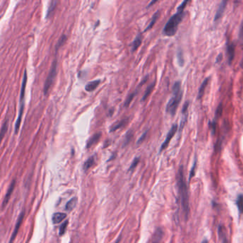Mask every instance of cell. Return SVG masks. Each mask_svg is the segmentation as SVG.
<instances>
[{
    "label": "cell",
    "instance_id": "cell-13",
    "mask_svg": "<svg viewBox=\"0 0 243 243\" xmlns=\"http://www.w3.org/2000/svg\"><path fill=\"white\" fill-rule=\"evenodd\" d=\"M141 43H142V35L141 34H138L136 37L135 39L133 40V41L131 44L132 52H134V51H135L137 49L141 46Z\"/></svg>",
    "mask_w": 243,
    "mask_h": 243
},
{
    "label": "cell",
    "instance_id": "cell-8",
    "mask_svg": "<svg viewBox=\"0 0 243 243\" xmlns=\"http://www.w3.org/2000/svg\"><path fill=\"white\" fill-rule=\"evenodd\" d=\"M15 183H16V181H15V180H14L12 181V183H11V185H10L9 188L8 190H7V192L6 193V195H5V197H4V199L3 200V203H2V209H4L5 208V206H6L7 204H8V202L10 199V197L12 196V194L13 193V190H14V187H15Z\"/></svg>",
    "mask_w": 243,
    "mask_h": 243
},
{
    "label": "cell",
    "instance_id": "cell-17",
    "mask_svg": "<svg viewBox=\"0 0 243 243\" xmlns=\"http://www.w3.org/2000/svg\"><path fill=\"white\" fill-rule=\"evenodd\" d=\"M77 204V198H71L70 200H69V202L66 203V210L67 211H71L76 208Z\"/></svg>",
    "mask_w": 243,
    "mask_h": 243
},
{
    "label": "cell",
    "instance_id": "cell-35",
    "mask_svg": "<svg viewBox=\"0 0 243 243\" xmlns=\"http://www.w3.org/2000/svg\"><path fill=\"white\" fill-rule=\"evenodd\" d=\"M221 59H222V54H220V55L218 56V58H217V62H218L219 60H220V61H221Z\"/></svg>",
    "mask_w": 243,
    "mask_h": 243
},
{
    "label": "cell",
    "instance_id": "cell-9",
    "mask_svg": "<svg viewBox=\"0 0 243 243\" xmlns=\"http://www.w3.org/2000/svg\"><path fill=\"white\" fill-rule=\"evenodd\" d=\"M235 46L233 43H230L227 44V58H228V62L230 64L233 60L235 56Z\"/></svg>",
    "mask_w": 243,
    "mask_h": 243
},
{
    "label": "cell",
    "instance_id": "cell-4",
    "mask_svg": "<svg viewBox=\"0 0 243 243\" xmlns=\"http://www.w3.org/2000/svg\"><path fill=\"white\" fill-rule=\"evenodd\" d=\"M27 70H24V76H23L22 79V88H21V93H20V99H19V114H18V117L15 123V128H14V132L15 133H18L19 131L21 121H22V114L23 111H24V96H25V89H26V85H27Z\"/></svg>",
    "mask_w": 243,
    "mask_h": 243
},
{
    "label": "cell",
    "instance_id": "cell-22",
    "mask_svg": "<svg viewBox=\"0 0 243 243\" xmlns=\"http://www.w3.org/2000/svg\"><path fill=\"white\" fill-rule=\"evenodd\" d=\"M138 93V89H136L134 91V92L131 93V94L128 96L127 99H126V100L125 101V103H124V106L125 107H128L129 105H130V103H131L132 101H133V99H134V97H135L136 94Z\"/></svg>",
    "mask_w": 243,
    "mask_h": 243
},
{
    "label": "cell",
    "instance_id": "cell-3",
    "mask_svg": "<svg viewBox=\"0 0 243 243\" xmlns=\"http://www.w3.org/2000/svg\"><path fill=\"white\" fill-rule=\"evenodd\" d=\"M182 91L180 90V82L176 81L173 87V95L166 106V112L172 116H175L178 105L182 99Z\"/></svg>",
    "mask_w": 243,
    "mask_h": 243
},
{
    "label": "cell",
    "instance_id": "cell-30",
    "mask_svg": "<svg viewBox=\"0 0 243 243\" xmlns=\"http://www.w3.org/2000/svg\"><path fill=\"white\" fill-rule=\"evenodd\" d=\"M222 111H223V105H222V103H220V104H219L218 107L216 110V112H215L216 117H220L222 114Z\"/></svg>",
    "mask_w": 243,
    "mask_h": 243
},
{
    "label": "cell",
    "instance_id": "cell-23",
    "mask_svg": "<svg viewBox=\"0 0 243 243\" xmlns=\"http://www.w3.org/2000/svg\"><path fill=\"white\" fill-rule=\"evenodd\" d=\"M237 205L238 208L239 213H243V195H240L237 199Z\"/></svg>",
    "mask_w": 243,
    "mask_h": 243
},
{
    "label": "cell",
    "instance_id": "cell-10",
    "mask_svg": "<svg viewBox=\"0 0 243 243\" xmlns=\"http://www.w3.org/2000/svg\"><path fill=\"white\" fill-rule=\"evenodd\" d=\"M226 5H227V2L225 1H222L220 2V4H219L218 9L217 10V12L215 14V21H218L220 18H221V17L223 16V13L225 12V9L226 8Z\"/></svg>",
    "mask_w": 243,
    "mask_h": 243
},
{
    "label": "cell",
    "instance_id": "cell-16",
    "mask_svg": "<svg viewBox=\"0 0 243 243\" xmlns=\"http://www.w3.org/2000/svg\"><path fill=\"white\" fill-rule=\"evenodd\" d=\"M127 123H128V118H124V119L118 121V122H117L116 123L113 124L111 127L110 128V132L111 133V132H114L116 130H118V129L122 128L123 126H125Z\"/></svg>",
    "mask_w": 243,
    "mask_h": 243
},
{
    "label": "cell",
    "instance_id": "cell-24",
    "mask_svg": "<svg viewBox=\"0 0 243 243\" xmlns=\"http://www.w3.org/2000/svg\"><path fill=\"white\" fill-rule=\"evenodd\" d=\"M56 4H57V2L56 1H51V2L50 5H49V7L47 12H46V17L47 18V19L50 17L51 13L54 12V9H55V7L56 6Z\"/></svg>",
    "mask_w": 243,
    "mask_h": 243
},
{
    "label": "cell",
    "instance_id": "cell-37",
    "mask_svg": "<svg viewBox=\"0 0 243 243\" xmlns=\"http://www.w3.org/2000/svg\"><path fill=\"white\" fill-rule=\"evenodd\" d=\"M241 66L243 68V57H242V62H241Z\"/></svg>",
    "mask_w": 243,
    "mask_h": 243
},
{
    "label": "cell",
    "instance_id": "cell-28",
    "mask_svg": "<svg viewBox=\"0 0 243 243\" xmlns=\"http://www.w3.org/2000/svg\"><path fill=\"white\" fill-rule=\"evenodd\" d=\"M69 224V221L68 220H65L63 223V224L61 225L60 228H59V235H63L64 233H65V231L66 230V227H67V225H68Z\"/></svg>",
    "mask_w": 243,
    "mask_h": 243
},
{
    "label": "cell",
    "instance_id": "cell-2",
    "mask_svg": "<svg viewBox=\"0 0 243 243\" xmlns=\"http://www.w3.org/2000/svg\"><path fill=\"white\" fill-rule=\"evenodd\" d=\"M188 3V1L183 2V3L178 7L177 12L174 15H173L170 18V19L168 21L164 27L163 32L164 35L172 37L176 34L180 23L181 22L183 18L184 17V9Z\"/></svg>",
    "mask_w": 243,
    "mask_h": 243
},
{
    "label": "cell",
    "instance_id": "cell-5",
    "mask_svg": "<svg viewBox=\"0 0 243 243\" xmlns=\"http://www.w3.org/2000/svg\"><path fill=\"white\" fill-rule=\"evenodd\" d=\"M56 70H57V61H56V59H55L53 61L50 71L45 81L44 86V95L47 94L51 86L54 81V79H55L56 76Z\"/></svg>",
    "mask_w": 243,
    "mask_h": 243
},
{
    "label": "cell",
    "instance_id": "cell-33",
    "mask_svg": "<svg viewBox=\"0 0 243 243\" xmlns=\"http://www.w3.org/2000/svg\"><path fill=\"white\" fill-rule=\"evenodd\" d=\"M195 164H196V163H195H195L193 164V168H192V171H191V173H190V179L191 178H192V177L193 176V175H194V173H195Z\"/></svg>",
    "mask_w": 243,
    "mask_h": 243
},
{
    "label": "cell",
    "instance_id": "cell-18",
    "mask_svg": "<svg viewBox=\"0 0 243 243\" xmlns=\"http://www.w3.org/2000/svg\"><path fill=\"white\" fill-rule=\"evenodd\" d=\"M208 81H209V78H206L205 80H204V81L202 83V84H201V86H200V89H199V91H198V99H200V98L203 96L204 91H205V88L207 86V85H208Z\"/></svg>",
    "mask_w": 243,
    "mask_h": 243
},
{
    "label": "cell",
    "instance_id": "cell-26",
    "mask_svg": "<svg viewBox=\"0 0 243 243\" xmlns=\"http://www.w3.org/2000/svg\"><path fill=\"white\" fill-rule=\"evenodd\" d=\"M7 128H8V120L6 119V121H4V123H3V125H2V128H1V138H2V139L4 138V134L6 133V132L7 131Z\"/></svg>",
    "mask_w": 243,
    "mask_h": 243
},
{
    "label": "cell",
    "instance_id": "cell-25",
    "mask_svg": "<svg viewBox=\"0 0 243 243\" xmlns=\"http://www.w3.org/2000/svg\"><path fill=\"white\" fill-rule=\"evenodd\" d=\"M67 39V37L65 34H62L61 36V37L59 38V39L58 40V42L56 44V50H58L59 48L61 47V46H63L64 43L66 42V41Z\"/></svg>",
    "mask_w": 243,
    "mask_h": 243
},
{
    "label": "cell",
    "instance_id": "cell-14",
    "mask_svg": "<svg viewBox=\"0 0 243 243\" xmlns=\"http://www.w3.org/2000/svg\"><path fill=\"white\" fill-rule=\"evenodd\" d=\"M66 214L63 213H56L52 215V222L54 224H58L65 220L66 218Z\"/></svg>",
    "mask_w": 243,
    "mask_h": 243
},
{
    "label": "cell",
    "instance_id": "cell-6",
    "mask_svg": "<svg viewBox=\"0 0 243 243\" xmlns=\"http://www.w3.org/2000/svg\"><path fill=\"white\" fill-rule=\"evenodd\" d=\"M177 130H178V125H177V124H174V125H173L171 128H170V130L168 132V133L167 137H166V138H165V141L162 144V146L161 147V149H160V152L163 151V150H165V148H167V146H168V144L170 143V140H171L173 137L174 136V135L175 134V133H176Z\"/></svg>",
    "mask_w": 243,
    "mask_h": 243
},
{
    "label": "cell",
    "instance_id": "cell-1",
    "mask_svg": "<svg viewBox=\"0 0 243 243\" xmlns=\"http://www.w3.org/2000/svg\"><path fill=\"white\" fill-rule=\"evenodd\" d=\"M177 180L180 203H181L183 210L184 212L185 218L187 220L188 218V215H189L190 214L189 195H188V186L187 184H186L183 166H180L179 170H178Z\"/></svg>",
    "mask_w": 243,
    "mask_h": 243
},
{
    "label": "cell",
    "instance_id": "cell-7",
    "mask_svg": "<svg viewBox=\"0 0 243 243\" xmlns=\"http://www.w3.org/2000/svg\"><path fill=\"white\" fill-rule=\"evenodd\" d=\"M24 210H23V211H22V213L19 214V217H18L16 226H15V228L14 230V231H13V232H12L11 238H10V240H9V243H13V242H14V240H15V238H16L17 233H18V231H19V227L21 226V225H22V223L23 220H24Z\"/></svg>",
    "mask_w": 243,
    "mask_h": 243
},
{
    "label": "cell",
    "instance_id": "cell-34",
    "mask_svg": "<svg viewBox=\"0 0 243 243\" xmlns=\"http://www.w3.org/2000/svg\"><path fill=\"white\" fill-rule=\"evenodd\" d=\"M156 1H152L151 2V3H150L148 5V6H147V8H149V7H151V5L152 4H155V3H156Z\"/></svg>",
    "mask_w": 243,
    "mask_h": 243
},
{
    "label": "cell",
    "instance_id": "cell-27",
    "mask_svg": "<svg viewBox=\"0 0 243 243\" xmlns=\"http://www.w3.org/2000/svg\"><path fill=\"white\" fill-rule=\"evenodd\" d=\"M132 136H133V131H128L127 132V133L126 134V136H125V141H124V143H123V146H126V145L128 144L129 142L131 141V138H132Z\"/></svg>",
    "mask_w": 243,
    "mask_h": 243
},
{
    "label": "cell",
    "instance_id": "cell-31",
    "mask_svg": "<svg viewBox=\"0 0 243 243\" xmlns=\"http://www.w3.org/2000/svg\"><path fill=\"white\" fill-rule=\"evenodd\" d=\"M219 235L220 236L222 237L223 238V243H227V240H226V237L225 236V235L223 234V227L221 226L219 227Z\"/></svg>",
    "mask_w": 243,
    "mask_h": 243
},
{
    "label": "cell",
    "instance_id": "cell-19",
    "mask_svg": "<svg viewBox=\"0 0 243 243\" xmlns=\"http://www.w3.org/2000/svg\"><path fill=\"white\" fill-rule=\"evenodd\" d=\"M159 15H160V12H159V11H158V12H156V13H155V14H153V17H152V19H151V22H150V24H148V27H146V29H145L144 32H147V31L149 30V29H151V28H152L153 27V25L155 24V23L156 22L157 19H158Z\"/></svg>",
    "mask_w": 243,
    "mask_h": 243
},
{
    "label": "cell",
    "instance_id": "cell-21",
    "mask_svg": "<svg viewBox=\"0 0 243 243\" xmlns=\"http://www.w3.org/2000/svg\"><path fill=\"white\" fill-rule=\"evenodd\" d=\"M94 162H95L94 156L90 157L88 159L87 161L84 163V170H89L90 168H91L92 165L94 164Z\"/></svg>",
    "mask_w": 243,
    "mask_h": 243
},
{
    "label": "cell",
    "instance_id": "cell-36",
    "mask_svg": "<svg viewBox=\"0 0 243 243\" xmlns=\"http://www.w3.org/2000/svg\"><path fill=\"white\" fill-rule=\"evenodd\" d=\"M201 243H208V241L207 240H203V241Z\"/></svg>",
    "mask_w": 243,
    "mask_h": 243
},
{
    "label": "cell",
    "instance_id": "cell-20",
    "mask_svg": "<svg viewBox=\"0 0 243 243\" xmlns=\"http://www.w3.org/2000/svg\"><path fill=\"white\" fill-rule=\"evenodd\" d=\"M155 84H156V82H155V81L153 82L152 84H150L149 86H148V88H147L146 90V91H145V93H144L143 96V98H142V99H141L142 101H143L146 100L147 98L148 97V96L151 94V91H153V88L155 86Z\"/></svg>",
    "mask_w": 243,
    "mask_h": 243
},
{
    "label": "cell",
    "instance_id": "cell-12",
    "mask_svg": "<svg viewBox=\"0 0 243 243\" xmlns=\"http://www.w3.org/2000/svg\"><path fill=\"white\" fill-rule=\"evenodd\" d=\"M163 236V231L161 228H158L153 237L151 243H160Z\"/></svg>",
    "mask_w": 243,
    "mask_h": 243
},
{
    "label": "cell",
    "instance_id": "cell-15",
    "mask_svg": "<svg viewBox=\"0 0 243 243\" xmlns=\"http://www.w3.org/2000/svg\"><path fill=\"white\" fill-rule=\"evenodd\" d=\"M100 83H101V80H95V81L88 83L86 87H85V90L88 92H91L93 91H94V90L99 86Z\"/></svg>",
    "mask_w": 243,
    "mask_h": 243
},
{
    "label": "cell",
    "instance_id": "cell-29",
    "mask_svg": "<svg viewBox=\"0 0 243 243\" xmlns=\"http://www.w3.org/2000/svg\"><path fill=\"white\" fill-rule=\"evenodd\" d=\"M139 161H140V158H139L138 157L135 158H134V160L133 161V162H132L130 168H129V170H133L135 169V168L137 166V165L138 164Z\"/></svg>",
    "mask_w": 243,
    "mask_h": 243
},
{
    "label": "cell",
    "instance_id": "cell-32",
    "mask_svg": "<svg viewBox=\"0 0 243 243\" xmlns=\"http://www.w3.org/2000/svg\"><path fill=\"white\" fill-rule=\"evenodd\" d=\"M147 133H148V131H145V132H144L143 135H142V136L140 137V138H139V139H138V141H137V144H138V145L141 144V143H142V142H143V141H144V139L146 138V135H147Z\"/></svg>",
    "mask_w": 243,
    "mask_h": 243
},
{
    "label": "cell",
    "instance_id": "cell-11",
    "mask_svg": "<svg viewBox=\"0 0 243 243\" xmlns=\"http://www.w3.org/2000/svg\"><path fill=\"white\" fill-rule=\"evenodd\" d=\"M101 136V133H96L94 135H93L91 138L89 139V141H87L86 143V148H91L92 146H94V144L97 143L99 141V139Z\"/></svg>",
    "mask_w": 243,
    "mask_h": 243
}]
</instances>
